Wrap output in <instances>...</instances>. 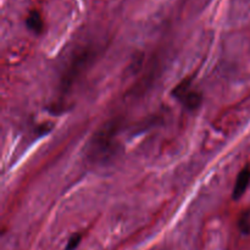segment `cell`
Masks as SVG:
<instances>
[{
    "mask_svg": "<svg viewBox=\"0 0 250 250\" xmlns=\"http://www.w3.org/2000/svg\"><path fill=\"white\" fill-rule=\"evenodd\" d=\"M117 124H109L98 132L97 136L93 138L92 146H90V154L97 160L99 159H106L111 154L114 146V138L117 133Z\"/></svg>",
    "mask_w": 250,
    "mask_h": 250,
    "instance_id": "obj_1",
    "label": "cell"
},
{
    "mask_svg": "<svg viewBox=\"0 0 250 250\" xmlns=\"http://www.w3.org/2000/svg\"><path fill=\"white\" fill-rule=\"evenodd\" d=\"M92 59V55L89 53H83L80 56L75 59L71 63L70 67L67 68V71L63 75L62 81H61V87L63 89H67L73 82H75L76 78L82 73V71L89 65V60Z\"/></svg>",
    "mask_w": 250,
    "mask_h": 250,
    "instance_id": "obj_2",
    "label": "cell"
},
{
    "mask_svg": "<svg viewBox=\"0 0 250 250\" xmlns=\"http://www.w3.org/2000/svg\"><path fill=\"white\" fill-rule=\"evenodd\" d=\"M173 93L176 98H178L183 103V105L189 110L197 109L202 103V95L195 90H190L188 81H183L181 84H178Z\"/></svg>",
    "mask_w": 250,
    "mask_h": 250,
    "instance_id": "obj_3",
    "label": "cell"
},
{
    "mask_svg": "<svg viewBox=\"0 0 250 250\" xmlns=\"http://www.w3.org/2000/svg\"><path fill=\"white\" fill-rule=\"evenodd\" d=\"M250 186V167H244L237 176L236 183H234L233 192H232V198L234 200H239L244 194Z\"/></svg>",
    "mask_w": 250,
    "mask_h": 250,
    "instance_id": "obj_4",
    "label": "cell"
},
{
    "mask_svg": "<svg viewBox=\"0 0 250 250\" xmlns=\"http://www.w3.org/2000/svg\"><path fill=\"white\" fill-rule=\"evenodd\" d=\"M27 28L36 34H41L44 29V21L38 10H32L26 19Z\"/></svg>",
    "mask_w": 250,
    "mask_h": 250,
    "instance_id": "obj_5",
    "label": "cell"
},
{
    "mask_svg": "<svg viewBox=\"0 0 250 250\" xmlns=\"http://www.w3.org/2000/svg\"><path fill=\"white\" fill-rule=\"evenodd\" d=\"M238 227L242 233L249 234L250 233V211H244L241 215L238 221Z\"/></svg>",
    "mask_w": 250,
    "mask_h": 250,
    "instance_id": "obj_6",
    "label": "cell"
},
{
    "mask_svg": "<svg viewBox=\"0 0 250 250\" xmlns=\"http://www.w3.org/2000/svg\"><path fill=\"white\" fill-rule=\"evenodd\" d=\"M81 241H82V234L81 233L73 234V236L68 239L67 246H66L65 250H75L78 246H80Z\"/></svg>",
    "mask_w": 250,
    "mask_h": 250,
    "instance_id": "obj_7",
    "label": "cell"
}]
</instances>
